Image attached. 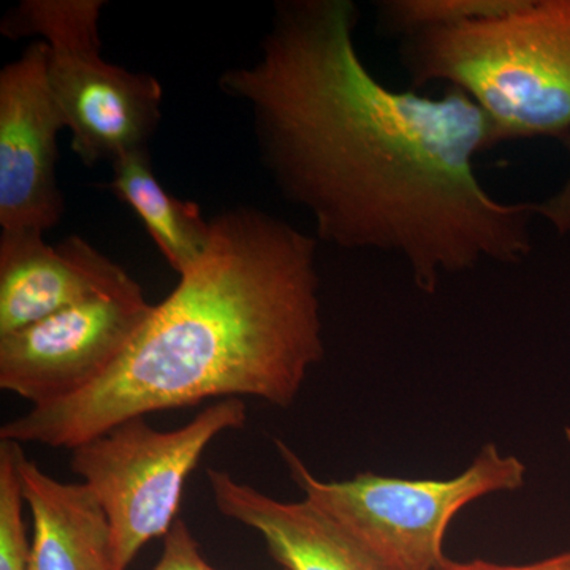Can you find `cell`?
Wrapping results in <instances>:
<instances>
[{"instance_id": "6da1fadb", "label": "cell", "mask_w": 570, "mask_h": 570, "mask_svg": "<svg viewBox=\"0 0 570 570\" xmlns=\"http://www.w3.org/2000/svg\"><path fill=\"white\" fill-rule=\"evenodd\" d=\"M358 20L352 0H279L261 59L220 75L253 111L277 190L317 239L396 255L425 294L483 261L523 262L540 202L505 204L479 181L475 157L497 146L489 116L450 86L382 85L356 51Z\"/></svg>"}, {"instance_id": "7a4b0ae2", "label": "cell", "mask_w": 570, "mask_h": 570, "mask_svg": "<svg viewBox=\"0 0 570 570\" xmlns=\"http://www.w3.org/2000/svg\"><path fill=\"white\" fill-rule=\"evenodd\" d=\"M316 257V236L279 217L217 214L208 249L119 362L91 387L6 423L0 439L71 450L126 420L206 400L291 406L325 355Z\"/></svg>"}, {"instance_id": "3957f363", "label": "cell", "mask_w": 570, "mask_h": 570, "mask_svg": "<svg viewBox=\"0 0 570 570\" xmlns=\"http://www.w3.org/2000/svg\"><path fill=\"white\" fill-rule=\"evenodd\" d=\"M411 89L448 82L489 116L494 145L570 134V0H524L499 17L400 40Z\"/></svg>"}, {"instance_id": "277c9868", "label": "cell", "mask_w": 570, "mask_h": 570, "mask_svg": "<svg viewBox=\"0 0 570 570\" xmlns=\"http://www.w3.org/2000/svg\"><path fill=\"white\" fill-rule=\"evenodd\" d=\"M292 480L341 530L385 570H439L448 562L449 524L471 502L523 489L527 466L494 444L480 449L450 479H403L363 472L347 480L317 479L283 441H276Z\"/></svg>"}, {"instance_id": "5b68a950", "label": "cell", "mask_w": 570, "mask_h": 570, "mask_svg": "<svg viewBox=\"0 0 570 570\" xmlns=\"http://www.w3.org/2000/svg\"><path fill=\"white\" fill-rule=\"evenodd\" d=\"M104 7V0H24L0 26L9 39L41 37L50 48L52 96L88 167L145 151L163 118V85L100 55Z\"/></svg>"}, {"instance_id": "8992f818", "label": "cell", "mask_w": 570, "mask_h": 570, "mask_svg": "<svg viewBox=\"0 0 570 570\" xmlns=\"http://www.w3.org/2000/svg\"><path fill=\"white\" fill-rule=\"evenodd\" d=\"M246 420V404L228 397L178 430L159 431L146 417H134L71 449V471L92 490L110 521L116 570H127L146 543L168 534L206 448Z\"/></svg>"}, {"instance_id": "52a82bcc", "label": "cell", "mask_w": 570, "mask_h": 570, "mask_svg": "<svg viewBox=\"0 0 570 570\" xmlns=\"http://www.w3.org/2000/svg\"><path fill=\"white\" fill-rule=\"evenodd\" d=\"M153 307L135 281L0 336V389L32 407L77 395L119 362Z\"/></svg>"}, {"instance_id": "ba28073f", "label": "cell", "mask_w": 570, "mask_h": 570, "mask_svg": "<svg viewBox=\"0 0 570 570\" xmlns=\"http://www.w3.org/2000/svg\"><path fill=\"white\" fill-rule=\"evenodd\" d=\"M50 48L36 40L0 71V227L45 234L61 223L58 135L67 129L52 96Z\"/></svg>"}, {"instance_id": "9c48e42d", "label": "cell", "mask_w": 570, "mask_h": 570, "mask_svg": "<svg viewBox=\"0 0 570 570\" xmlns=\"http://www.w3.org/2000/svg\"><path fill=\"white\" fill-rule=\"evenodd\" d=\"M135 279L81 236L48 245L43 234L0 235V336L67 307L116 294Z\"/></svg>"}, {"instance_id": "30bf717a", "label": "cell", "mask_w": 570, "mask_h": 570, "mask_svg": "<svg viewBox=\"0 0 570 570\" xmlns=\"http://www.w3.org/2000/svg\"><path fill=\"white\" fill-rule=\"evenodd\" d=\"M206 474L217 510L257 531L284 570H385L306 499L277 501L220 469Z\"/></svg>"}, {"instance_id": "8fae6325", "label": "cell", "mask_w": 570, "mask_h": 570, "mask_svg": "<svg viewBox=\"0 0 570 570\" xmlns=\"http://www.w3.org/2000/svg\"><path fill=\"white\" fill-rule=\"evenodd\" d=\"M20 475L33 523L31 570H116L110 521L86 483L59 482L24 453Z\"/></svg>"}, {"instance_id": "7c38bea8", "label": "cell", "mask_w": 570, "mask_h": 570, "mask_svg": "<svg viewBox=\"0 0 570 570\" xmlns=\"http://www.w3.org/2000/svg\"><path fill=\"white\" fill-rule=\"evenodd\" d=\"M108 190L134 209L168 265L184 275L208 249L212 220L200 206L167 193L154 175L148 149L127 154L112 164Z\"/></svg>"}, {"instance_id": "4fadbf2b", "label": "cell", "mask_w": 570, "mask_h": 570, "mask_svg": "<svg viewBox=\"0 0 570 570\" xmlns=\"http://www.w3.org/2000/svg\"><path fill=\"white\" fill-rule=\"evenodd\" d=\"M524 0H382L376 3L377 28L406 39L428 29L485 20L519 9Z\"/></svg>"}, {"instance_id": "5bb4252c", "label": "cell", "mask_w": 570, "mask_h": 570, "mask_svg": "<svg viewBox=\"0 0 570 570\" xmlns=\"http://www.w3.org/2000/svg\"><path fill=\"white\" fill-rule=\"evenodd\" d=\"M18 442L0 439V570H31V540L26 534Z\"/></svg>"}, {"instance_id": "9a60e30c", "label": "cell", "mask_w": 570, "mask_h": 570, "mask_svg": "<svg viewBox=\"0 0 570 570\" xmlns=\"http://www.w3.org/2000/svg\"><path fill=\"white\" fill-rule=\"evenodd\" d=\"M164 539L163 557L153 570H217L205 561L186 521L176 520Z\"/></svg>"}, {"instance_id": "2e32d148", "label": "cell", "mask_w": 570, "mask_h": 570, "mask_svg": "<svg viewBox=\"0 0 570 570\" xmlns=\"http://www.w3.org/2000/svg\"><path fill=\"white\" fill-rule=\"evenodd\" d=\"M562 148L568 151L570 157V134L561 137ZM540 217L549 220L558 234L566 235L570 232V175L566 179L564 186L558 190L549 200L540 202Z\"/></svg>"}, {"instance_id": "e0dca14e", "label": "cell", "mask_w": 570, "mask_h": 570, "mask_svg": "<svg viewBox=\"0 0 570 570\" xmlns=\"http://www.w3.org/2000/svg\"><path fill=\"white\" fill-rule=\"evenodd\" d=\"M439 570H570V550L546 558L542 561L530 562V564H497V562L482 560L455 562L449 560Z\"/></svg>"}, {"instance_id": "ac0fdd59", "label": "cell", "mask_w": 570, "mask_h": 570, "mask_svg": "<svg viewBox=\"0 0 570 570\" xmlns=\"http://www.w3.org/2000/svg\"><path fill=\"white\" fill-rule=\"evenodd\" d=\"M566 439H568V442L570 444V428H568V430H566Z\"/></svg>"}]
</instances>
